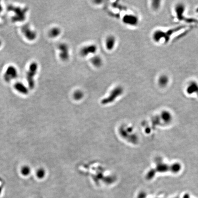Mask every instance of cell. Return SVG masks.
I'll return each mask as SVG.
<instances>
[{"instance_id": "6da1fadb", "label": "cell", "mask_w": 198, "mask_h": 198, "mask_svg": "<svg viewBox=\"0 0 198 198\" xmlns=\"http://www.w3.org/2000/svg\"><path fill=\"white\" fill-rule=\"evenodd\" d=\"M8 10L12 11L15 13V15L12 17L13 22H21L25 19L26 12H27V8H22L11 5L8 7Z\"/></svg>"}, {"instance_id": "7a4b0ae2", "label": "cell", "mask_w": 198, "mask_h": 198, "mask_svg": "<svg viewBox=\"0 0 198 198\" xmlns=\"http://www.w3.org/2000/svg\"><path fill=\"white\" fill-rule=\"evenodd\" d=\"M38 69V65L35 62H33L30 65L29 69L26 75L28 85L30 89H33L35 86V77Z\"/></svg>"}, {"instance_id": "3957f363", "label": "cell", "mask_w": 198, "mask_h": 198, "mask_svg": "<svg viewBox=\"0 0 198 198\" xmlns=\"http://www.w3.org/2000/svg\"><path fill=\"white\" fill-rule=\"evenodd\" d=\"M123 92V88L121 86H117L111 91L109 96L106 99H104L102 101L103 104H107L109 102L113 101L117 97L119 96L122 94Z\"/></svg>"}, {"instance_id": "277c9868", "label": "cell", "mask_w": 198, "mask_h": 198, "mask_svg": "<svg viewBox=\"0 0 198 198\" xmlns=\"http://www.w3.org/2000/svg\"><path fill=\"white\" fill-rule=\"evenodd\" d=\"M59 51V57L63 61H67L70 57L69 48L65 43L60 44L58 47Z\"/></svg>"}, {"instance_id": "5b68a950", "label": "cell", "mask_w": 198, "mask_h": 198, "mask_svg": "<svg viewBox=\"0 0 198 198\" xmlns=\"http://www.w3.org/2000/svg\"><path fill=\"white\" fill-rule=\"evenodd\" d=\"M21 31L28 40L32 41L36 38V33L31 30L29 25L25 24L21 28Z\"/></svg>"}, {"instance_id": "8992f818", "label": "cell", "mask_w": 198, "mask_h": 198, "mask_svg": "<svg viewBox=\"0 0 198 198\" xmlns=\"http://www.w3.org/2000/svg\"><path fill=\"white\" fill-rule=\"evenodd\" d=\"M97 51V47L94 44L87 45L83 47L80 51L81 56L83 57H86L89 55L95 54Z\"/></svg>"}, {"instance_id": "52a82bcc", "label": "cell", "mask_w": 198, "mask_h": 198, "mask_svg": "<svg viewBox=\"0 0 198 198\" xmlns=\"http://www.w3.org/2000/svg\"><path fill=\"white\" fill-rule=\"evenodd\" d=\"M122 21L126 24L135 26L139 23V18L134 14H126L123 17Z\"/></svg>"}, {"instance_id": "ba28073f", "label": "cell", "mask_w": 198, "mask_h": 198, "mask_svg": "<svg viewBox=\"0 0 198 198\" xmlns=\"http://www.w3.org/2000/svg\"><path fill=\"white\" fill-rule=\"evenodd\" d=\"M17 76V71L13 66L8 67L4 75V78L6 82H10L12 79H15Z\"/></svg>"}, {"instance_id": "9c48e42d", "label": "cell", "mask_w": 198, "mask_h": 198, "mask_svg": "<svg viewBox=\"0 0 198 198\" xmlns=\"http://www.w3.org/2000/svg\"><path fill=\"white\" fill-rule=\"evenodd\" d=\"M186 91L188 94L195 93L198 96V82L194 80H191L188 82L186 87Z\"/></svg>"}, {"instance_id": "30bf717a", "label": "cell", "mask_w": 198, "mask_h": 198, "mask_svg": "<svg viewBox=\"0 0 198 198\" xmlns=\"http://www.w3.org/2000/svg\"><path fill=\"white\" fill-rule=\"evenodd\" d=\"M185 6L182 3H177L175 7L174 11L177 17L179 20H182L184 18V13L185 10Z\"/></svg>"}, {"instance_id": "8fae6325", "label": "cell", "mask_w": 198, "mask_h": 198, "mask_svg": "<svg viewBox=\"0 0 198 198\" xmlns=\"http://www.w3.org/2000/svg\"><path fill=\"white\" fill-rule=\"evenodd\" d=\"M116 44V39L113 35H109L105 41L106 47L107 50L111 51L113 49Z\"/></svg>"}, {"instance_id": "7c38bea8", "label": "cell", "mask_w": 198, "mask_h": 198, "mask_svg": "<svg viewBox=\"0 0 198 198\" xmlns=\"http://www.w3.org/2000/svg\"><path fill=\"white\" fill-rule=\"evenodd\" d=\"M169 78L166 74H162L159 77L157 82L159 86L164 88L167 86L169 83Z\"/></svg>"}, {"instance_id": "4fadbf2b", "label": "cell", "mask_w": 198, "mask_h": 198, "mask_svg": "<svg viewBox=\"0 0 198 198\" xmlns=\"http://www.w3.org/2000/svg\"><path fill=\"white\" fill-rule=\"evenodd\" d=\"M14 87V89L17 91L22 94H27L29 92L27 88L23 84L19 82L16 83Z\"/></svg>"}, {"instance_id": "5bb4252c", "label": "cell", "mask_w": 198, "mask_h": 198, "mask_svg": "<svg viewBox=\"0 0 198 198\" xmlns=\"http://www.w3.org/2000/svg\"><path fill=\"white\" fill-rule=\"evenodd\" d=\"M61 33V29L58 27H53L49 32V36L52 38L58 37Z\"/></svg>"}, {"instance_id": "9a60e30c", "label": "cell", "mask_w": 198, "mask_h": 198, "mask_svg": "<svg viewBox=\"0 0 198 198\" xmlns=\"http://www.w3.org/2000/svg\"><path fill=\"white\" fill-rule=\"evenodd\" d=\"M92 64L96 67H100L102 65V58L98 56H95L92 58L91 60Z\"/></svg>"}, {"instance_id": "2e32d148", "label": "cell", "mask_w": 198, "mask_h": 198, "mask_svg": "<svg viewBox=\"0 0 198 198\" xmlns=\"http://www.w3.org/2000/svg\"><path fill=\"white\" fill-rule=\"evenodd\" d=\"M30 169L28 166H23L21 169V173L23 176H27L30 173Z\"/></svg>"}, {"instance_id": "e0dca14e", "label": "cell", "mask_w": 198, "mask_h": 198, "mask_svg": "<svg viewBox=\"0 0 198 198\" xmlns=\"http://www.w3.org/2000/svg\"><path fill=\"white\" fill-rule=\"evenodd\" d=\"M161 1H153L151 3V7L154 10H157L161 7Z\"/></svg>"}, {"instance_id": "ac0fdd59", "label": "cell", "mask_w": 198, "mask_h": 198, "mask_svg": "<svg viewBox=\"0 0 198 198\" xmlns=\"http://www.w3.org/2000/svg\"><path fill=\"white\" fill-rule=\"evenodd\" d=\"M83 93L80 90H77L73 94L74 99L79 100L81 99H82V97H83Z\"/></svg>"}, {"instance_id": "d6986e66", "label": "cell", "mask_w": 198, "mask_h": 198, "mask_svg": "<svg viewBox=\"0 0 198 198\" xmlns=\"http://www.w3.org/2000/svg\"><path fill=\"white\" fill-rule=\"evenodd\" d=\"M44 173H44V171H43V170H42V169L39 170H38V171H37V177H38V178H42L44 177Z\"/></svg>"}, {"instance_id": "ffe728a7", "label": "cell", "mask_w": 198, "mask_h": 198, "mask_svg": "<svg viewBox=\"0 0 198 198\" xmlns=\"http://www.w3.org/2000/svg\"><path fill=\"white\" fill-rule=\"evenodd\" d=\"M145 197H146L145 194L143 193H140L139 194L138 198H145Z\"/></svg>"}, {"instance_id": "44dd1931", "label": "cell", "mask_w": 198, "mask_h": 198, "mask_svg": "<svg viewBox=\"0 0 198 198\" xmlns=\"http://www.w3.org/2000/svg\"><path fill=\"white\" fill-rule=\"evenodd\" d=\"M2 191H3V188H2V186H0V195H1V193H2Z\"/></svg>"}, {"instance_id": "7402d4cb", "label": "cell", "mask_w": 198, "mask_h": 198, "mask_svg": "<svg viewBox=\"0 0 198 198\" xmlns=\"http://www.w3.org/2000/svg\"><path fill=\"white\" fill-rule=\"evenodd\" d=\"M1 45H2V42H1V41L0 40V46H1Z\"/></svg>"}, {"instance_id": "603a6c76", "label": "cell", "mask_w": 198, "mask_h": 198, "mask_svg": "<svg viewBox=\"0 0 198 198\" xmlns=\"http://www.w3.org/2000/svg\"><path fill=\"white\" fill-rule=\"evenodd\" d=\"M1 9H2V8H1V5H0V12H1Z\"/></svg>"}, {"instance_id": "cb8c5ba5", "label": "cell", "mask_w": 198, "mask_h": 198, "mask_svg": "<svg viewBox=\"0 0 198 198\" xmlns=\"http://www.w3.org/2000/svg\"></svg>"}]
</instances>
